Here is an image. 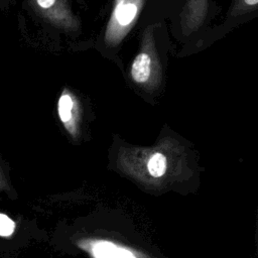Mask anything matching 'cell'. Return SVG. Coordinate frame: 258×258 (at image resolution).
Segmentation results:
<instances>
[{"label":"cell","instance_id":"9","mask_svg":"<svg viewBox=\"0 0 258 258\" xmlns=\"http://www.w3.org/2000/svg\"><path fill=\"white\" fill-rule=\"evenodd\" d=\"M257 239H258V211H257Z\"/></svg>","mask_w":258,"mask_h":258},{"label":"cell","instance_id":"7","mask_svg":"<svg viewBox=\"0 0 258 258\" xmlns=\"http://www.w3.org/2000/svg\"><path fill=\"white\" fill-rule=\"evenodd\" d=\"M258 9V0H234L229 11L230 17H237Z\"/></svg>","mask_w":258,"mask_h":258},{"label":"cell","instance_id":"6","mask_svg":"<svg viewBox=\"0 0 258 258\" xmlns=\"http://www.w3.org/2000/svg\"><path fill=\"white\" fill-rule=\"evenodd\" d=\"M57 111H58V117L60 121L63 123L68 131H70L72 134H75L76 132V104L73 99V97L64 93L60 96L58 99V105H57Z\"/></svg>","mask_w":258,"mask_h":258},{"label":"cell","instance_id":"1","mask_svg":"<svg viewBox=\"0 0 258 258\" xmlns=\"http://www.w3.org/2000/svg\"><path fill=\"white\" fill-rule=\"evenodd\" d=\"M130 75L138 85L157 89L161 83L162 66L155 46L153 29L151 26L144 31L141 49L131 64Z\"/></svg>","mask_w":258,"mask_h":258},{"label":"cell","instance_id":"8","mask_svg":"<svg viewBox=\"0 0 258 258\" xmlns=\"http://www.w3.org/2000/svg\"><path fill=\"white\" fill-rule=\"evenodd\" d=\"M15 230V223L8 216L0 214V236L8 237L13 234Z\"/></svg>","mask_w":258,"mask_h":258},{"label":"cell","instance_id":"4","mask_svg":"<svg viewBox=\"0 0 258 258\" xmlns=\"http://www.w3.org/2000/svg\"><path fill=\"white\" fill-rule=\"evenodd\" d=\"M208 0H186L180 14V27L183 36H190L204 23L208 12Z\"/></svg>","mask_w":258,"mask_h":258},{"label":"cell","instance_id":"3","mask_svg":"<svg viewBox=\"0 0 258 258\" xmlns=\"http://www.w3.org/2000/svg\"><path fill=\"white\" fill-rule=\"evenodd\" d=\"M28 4L38 16L53 26L70 31L80 26L69 0H28Z\"/></svg>","mask_w":258,"mask_h":258},{"label":"cell","instance_id":"2","mask_svg":"<svg viewBox=\"0 0 258 258\" xmlns=\"http://www.w3.org/2000/svg\"><path fill=\"white\" fill-rule=\"evenodd\" d=\"M145 0H114L112 12L105 29L108 45H117L134 26Z\"/></svg>","mask_w":258,"mask_h":258},{"label":"cell","instance_id":"5","mask_svg":"<svg viewBox=\"0 0 258 258\" xmlns=\"http://www.w3.org/2000/svg\"><path fill=\"white\" fill-rule=\"evenodd\" d=\"M81 246L94 257H146L135 249L107 240H87Z\"/></svg>","mask_w":258,"mask_h":258},{"label":"cell","instance_id":"10","mask_svg":"<svg viewBox=\"0 0 258 258\" xmlns=\"http://www.w3.org/2000/svg\"><path fill=\"white\" fill-rule=\"evenodd\" d=\"M1 1H2V0H1Z\"/></svg>","mask_w":258,"mask_h":258}]
</instances>
